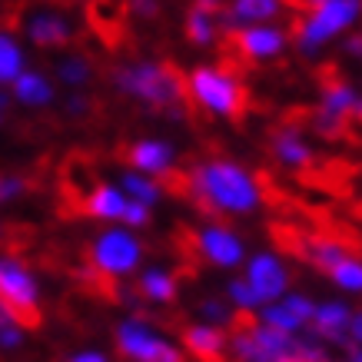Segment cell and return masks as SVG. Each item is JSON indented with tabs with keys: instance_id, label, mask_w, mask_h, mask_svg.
I'll list each match as a JSON object with an SVG mask.
<instances>
[{
	"instance_id": "6da1fadb",
	"label": "cell",
	"mask_w": 362,
	"mask_h": 362,
	"mask_svg": "<svg viewBox=\"0 0 362 362\" xmlns=\"http://www.w3.org/2000/svg\"><path fill=\"white\" fill-rule=\"evenodd\" d=\"M183 199H189L203 216L220 220L226 213H250L259 203V187L246 170L230 160H209V163L189 166Z\"/></svg>"
},
{
	"instance_id": "7a4b0ae2",
	"label": "cell",
	"mask_w": 362,
	"mask_h": 362,
	"mask_svg": "<svg viewBox=\"0 0 362 362\" xmlns=\"http://www.w3.org/2000/svg\"><path fill=\"white\" fill-rule=\"evenodd\" d=\"M113 83L130 97L150 103L153 110H166L173 117H197V103L189 100L187 74L173 60L160 64H120L113 70Z\"/></svg>"
},
{
	"instance_id": "3957f363",
	"label": "cell",
	"mask_w": 362,
	"mask_h": 362,
	"mask_svg": "<svg viewBox=\"0 0 362 362\" xmlns=\"http://www.w3.org/2000/svg\"><path fill=\"white\" fill-rule=\"evenodd\" d=\"M187 90L193 103H203L209 113H220L233 123L246 120L250 110V90L220 66H197L187 77Z\"/></svg>"
},
{
	"instance_id": "277c9868",
	"label": "cell",
	"mask_w": 362,
	"mask_h": 362,
	"mask_svg": "<svg viewBox=\"0 0 362 362\" xmlns=\"http://www.w3.org/2000/svg\"><path fill=\"white\" fill-rule=\"evenodd\" d=\"M0 306L13 316L21 329L40 326V309H37V283L33 276L13 259H0Z\"/></svg>"
},
{
	"instance_id": "5b68a950",
	"label": "cell",
	"mask_w": 362,
	"mask_h": 362,
	"mask_svg": "<svg viewBox=\"0 0 362 362\" xmlns=\"http://www.w3.org/2000/svg\"><path fill=\"white\" fill-rule=\"evenodd\" d=\"M87 21L90 30L107 50L120 54L130 44L133 30V13L127 7V0H87Z\"/></svg>"
},
{
	"instance_id": "8992f818",
	"label": "cell",
	"mask_w": 362,
	"mask_h": 362,
	"mask_svg": "<svg viewBox=\"0 0 362 362\" xmlns=\"http://www.w3.org/2000/svg\"><path fill=\"white\" fill-rule=\"evenodd\" d=\"M117 346L127 359L133 362H187L183 352L170 346L166 339H160L143 319H127L117 332Z\"/></svg>"
},
{
	"instance_id": "52a82bcc",
	"label": "cell",
	"mask_w": 362,
	"mask_h": 362,
	"mask_svg": "<svg viewBox=\"0 0 362 362\" xmlns=\"http://www.w3.org/2000/svg\"><path fill=\"white\" fill-rule=\"evenodd\" d=\"M356 13H359V0H326V4H319L309 17H303V27H299L293 44H299V50H313V47H319L329 33L349 27Z\"/></svg>"
},
{
	"instance_id": "ba28073f",
	"label": "cell",
	"mask_w": 362,
	"mask_h": 362,
	"mask_svg": "<svg viewBox=\"0 0 362 362\" xmlns=\"http://www.w3.org/2000/svg\"><path fill=\"white\" fill-rule=\"evenodd\" d=\"M90 263H93L97 273L107 276V279L130 273L133 266L140 263V243L123 230L103 233V236L93 243V250H90Z\"/></svg>"
},
{
	"instance_id": "9c48e42d",
	"label": "cell",
	"mask_w": 362,
	"mask_h": 362,
	"mask_svg": "<svg viewBox=\"0 0 362 362\" xmlns=\"http://www.w3.org/2000/svg\"><path fill=\"white\" fill-rule=\"evenodd\" d=\"M309 326H313V332H316L319 339H329L336 346H342V352L359 349L362 319H359V313L352 316L342 303H322V306H316L313 316H309Z\"/></svg>"
},
{
	"instance_id": "30bf717a",
	"label": "cell",
	"mask_w": 362,
	"mask_h": 362,
	"mask_svg": "<svg viewBox=\"0 0 362 362\" xmlns=\"http://www.w3.org/2000/svg\"><path fill=\"white\" fill-rule=\"evenodd\" d=\"M316 83L322 90V107L349 123H359V93L349 87V77L339 64H322L316 70Z\"/></svg>"
},
{
	"instance_id": "8fae6325",
	"label": "cell",
	"mask_w": 362,
	"mask_h": 362,
	"mask_svg": "<svg viewBox=\"0 0 362 362\" xmlns=\"http://www.w3.org/2000/svg\"><path fill=\"white\" fill-rule=\"evenodd\" d=\"M230 11L223 0H193V7L187 11V37L189 44L209 47L216 37L230 30Z\"/></svg>"
},
{
	"instance_id": "7c38bea8",
	"label": "cell",
	"mask_w": 362,
	"mask_h": 362,
	"mask_svg": "<svg viewBox=\"0 0 362 362\" xmlns=\"http://www.w3.org/2000/svg\"><path fill=\"white\" fill-rule=\"evenodd\" d=\"M269 146H273V153L289 166H309L316 160L313 150L303 143V117H299V110L286 113L283 123H279L273 130V136H269Z\"/></svg>"
},
{
	"instance_id": "4fadbf2b",
	"label": "cell",
	"mask_w": 362,
	"mask_h": 362,
	"mask_svg": "<svg viewBox=\"0 0 362 362\" xmlns=\"http://www.w3.org/2000/svg\"><path fill=\"white\" fill-rule=\"evenodd\" d=\"M187 240L197 256H203V259H209L216 266H236L243 259L240 240L226 226H213V230H203L199 236H187Z\"/></svg>"
},
{
	"instance_id": "5bb4252c",
	"label": "cell",
	"mask_w": 362,
	"mask_h": 362,
	"mask_svg": "<svg viewBox=\"0 0 362 362\" xmlns=\"http://www.w3.org/2000/svg\"><path fill=\"white\" fill-rule=\"evenodd\" d=\"M250 289L256 293L259 303H273L276 296H283L289 286V273L283 269V263L276 256H256L250 263V276H246Z\"/></svg>"
},
{
	"instance_id": "9a60e30c",
	"label": "cell",
	"mask_w": 362,
	"mask_h": 362,
	"mask_svg": "<svg viewBox=\"0 0 362 362\" xmlns=\"http://www.w3.org/2000/svg\"><path fill=\"white\" fill-rule=\"evenodd\" d=\"M23 30L30 33V40L37 47H47V50H54V47H66L74 44V23L60 17V13H37L30 21H23Z\"/></svg>"
},
{
	"instance_id": "2e32d148",
	"label": "cell",
	"mask_w": 362,
	"mask_h": 362,
	"mask_svg": "<svg viewBox=\"0 0 362 362\" xmlns=\"http://www.w3.org/2000/svg\"><path fill=\"white\" fill-rule=\"evenodd\" d=\"M117 153L130 166L143 170V173H163L166 166H173V150L166 143L156 140H140V143H123Z\"/></svg>"
},
{
	"instance_id": "e0dca14e",
	"label": "cell",
	"mask_w": 362,
	"mask_h": 362,
	"mask_svg": "<svg viewBox=\"0 0 362 362\" xmlns=\"http://www.w3.org/2000/svg\"><path fill=\"white\" fill-rule=\"evenodd\" d=\"M183 346L203 362H223L226 332L220 326H187L183 329Z\"/></svg>"
},
{
	"instance_id": "ac0fdd59",
	"label": "cell",
	"mask_w": 362,
	"mask_h": 362,
	"mask_svg": "<svg viewBox=\"0 0 362 362\" xmlns=\"http://www.w3.org/2000/svg\"><path fill=\"white\" fill-rule=\"evenodd\" d=\"M123 206H127V199H123L120 189L107 187V183H97V187L90 189L87 203H83V213H87V216H97V220H120Z\"/></svg>"
},
{
	"instance_id": "d6986e66",
	"label": "cell",
	"mask_w": 362,
	"mask_h": 362,
	"mask_svg": "<svg viewBox=\"0 0 362 362\" xmlns=\"http://www.w3.org/2000/svg\"><path fill=\"white\" fill-rule=\"evenodd\" d=\"M279 13V0H233L230 21L246 23V21H269Z\"/></svg>"
},
{
	"instance_id": "ffe728a7",
	"label": "cell",
	"mask_w": 362,
	"mask_h": 362,
	"mask_svg": "<svg viewBox=\"0 0 362 362\" xmlns=\"http://www.w3.org/2000/svg\"><path fill=\"white\" fill-rule=\"evenodd\" d=\"M13 90H17V100L33 103V107H40V103H47V100L54 97L50 83H47L40 74H21V77L13 80Z\"/></svg>"
},
{
	"instance_id": "44dd1931",
	"label": "cell",
	"mask_w": 362,
	"mask_h": 362,
	"mask_svg": "<svg viewBox=\"0 0 362 362\" xmlns=\"http://www.w3.org/2000/svg\"><path fill=\"white\" fill-rule=\"evenodd\" d=\"M140 289L146 299L153 303H170L176 296V279L170 273H160V269H150V273L140 279Z\"/></svg>"
},
{
	"instance_id": "7402d4cb",
	"label": "cell",
	"mask_w": 362,
	"mask_h": 362,
	"mask_svg": "<svg viewBox=\"0 0 362 362\" xmlns=\"http://www.w3.org/2000/svg\"><path fill=\"white\" fill-rule=\"evenodd\" d=\"M21 66H23L21 47L13 44L7 33H0V83H11V80L21 77Z\"/></svg>"
},
{
	"instance_id": "603a6c76",
	"label": "cell",
	"mask_w": 362,
	"mask_h": 362,
	"mask_svg": "<svg viewBox=\"0 0 362 362\" xmlns=\"http://www.w3.org/2000/svg\"><path fill=\"white\" fill-rule=\"evenodd\" d=\"M259 322H263V326H269V329H276V332H286V336H296V332L303 329V322L289 316V309H286V306L263 309V319H259Z\"/></svg>"
},
{
	"instance_id": "cb8c5ba5",
	"label": "cell",
	"mask_w": 362,
	"mask_h": 362,
	"mask_svg": "<svg viewBox=\"0 0 362 362\" xmlns=\"http://www.w3.org/2000/svg\"><path fill=\"white\" fill-rule=\"evenodd\" d=\"M332 279H336V286H342V289H349V293H359L362 286V266H359V256H349V259H342L336 269H332Z\"/></svg>"
},
{
	"instance_id": "d4e9b609",
	"label": "cell",
	"mask_w": 362,
	"mask_h": 362,
	"mask_svg": "<svg viewBox=\"0 0 362 362\" xmlns=\"http://www.w3.org/2000/svg\"><path fill=\"white\" fill-rule=\"evenodd\" d=\"M57 74H60V80H66V83H83V80H90V60L83 54L66 57V60H60Z\"/></svg>"
},
{
	"instance_id": "484cf974",
	"label": "cell",
	"mask_w": 362,
	"mask_h": 362,
	"mask_svg": "<svg viewBox=\"0 0 362 362\" xmlns=\"http://www.w3.org/2000/svg\"><path fill=\"white\" fill-rule=\"evenodd\" d=\"M123 187L130 189L133 199H136V203H143V206H150V203L160 197V187H156V183H150V180H143V176H136V173L123 176Z\"/></svg>"
},
{
	"instance_id": "4316f807",
	"label": "cell",
	"mask_w": 362,
	"mask_h": 362,
	"mask_svg": "<svg viewBox=\"0 0 362 362\" xmlns=\"http://www.w3.org/2000/svg\"><path fill=\"white\" fill-rule=\"evenodd\" d=\"M230 299L236 303V309H240V313H252L256 306H263V303L256 299V293L250 289V283H246V279H233V283H230Z\"/></svg>"
},
{
	"instance_id": "83f0119b",
	"label": "cell",
	"mask_w": 362,
	"mask_h": 362,
	"mask_svg": "<svg viewBox=\"0 0 362 362\" xmlns=\"http://www.w3.org/2000/svg\"><path fill=\"white\" fill-rule=\"evenodd\" d=\"M21 342H23L21 326L13 322V316L7 309L0 306V346H4V349H13V346H21Z\"/></svg>"
},
{
	"instance_id": "f1b7e54d",
	"label": "cell",
	"mask_w": 362,
	"mask_h": 362,
	"mask_svg": "<svg viewBox=\"0 0 362 362\" xmlns=\"http://www.w3.org/2000/svg\"><path fill=\"white\" fill-rule=\"evenodd\" d=\"M203 316L206 319H213V322H216V326H230L233 322V313H230V306H223L220 299H206V303H203Z\"/></svg>"
},
{
	"instance_id": "f546056e",
	"label": "cell",
	"mask_w": 362,
	"mask_h": 362,
	"mask_svg": "<svg viewBox=\"0 0 362 362\" xmlns=\"http://www.w3.org/2000/svg\"><path fill=\"white\" fill-rule=\"evenodd\" d=\"M283 306L289 309V316H293V319H299L303 326H306V322H309V316H313V309H316V306H313V303H309L306 296H289V299H286V303H283Z\"/></svg>"
},
{
	"instance_id": "4dcf8cb0",
	"label": "cell",
	"mask_w": 362,
	"mask_h": 362,
	"mask_svg": "<svg viewBox=\"0 0 362 362\" xmlns=\"http://www.w3.org/2000/svg\"><path fill=\"white\" fill-rule=\"evenodd\" d=\"M123 223H130V226H143V223L150 220V209L143 206V203H136V199H127V206H123Z\"/></svg>"
},
{
	"instance_id": "1f68e13d",
	"label": "cell",
	"mask_w": 362,
	"mask_h": 362,
	"mask_svg": "<svg viewBox=\"0 0 362 362\" xmlns=\"http://www.w3.org/2000/svg\"><path fill=\"white\" fill-rule=\"evenodd\" d=\"M23 189H27V180H17V176H0V203L21 197Z\"/></svg>"
},
{
	"instance_id": "d6a6232c",
	"label": "cell",
	"mask_w": 362,
	"mask_h": 362,
	"mask_svg": "<svg viewBox=\"0 0 362 362\" xmlns=\"http://www.w3.org/2000/svg\"><path fill=\"white\" fill-rule=\"evenodd\" d=\"M70 362H107V359H103L100 352H80V356H74Z\"/></svg>"
}]
</instances>
